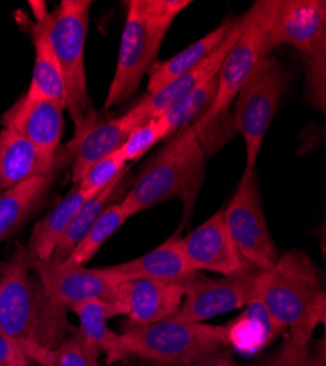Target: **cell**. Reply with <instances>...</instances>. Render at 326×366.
I'll use <instances>...</instances> for the list:
<instances>
[{"instance_id":"1","label":"cell","mask_w":326,"mask_h":366,"mask_svg":"<svg viewBox=\"0 0 326 366\" xmlns=\"http://www.w3.org/2000/svg\"><path fill=\"white\" fill-rule=\"evenodd\" d=\"M0 332L21 346L33 363L54 350L73 331L66 311L47 295L19 248L0 276Z\"/></svg>"},{"instance_id":"2","label":"cell","mask_w":326,"mask_h":366,"mask_svg":"<svg viewBox=\"0 0 326 366\" xmlns=\"http://www.w3.org/2000/svg\"><path fill=\"white\" fill-rule=\"evenodd\" d=\"M206 152L202 139L189 125L175 132L171 141L148 163L121 202L132 219L141 211L170 199L183 202V226L190 222L193 207L205 179Z\"/></svg>"},{"instance_id":"3","label":"cell","mask_w":326,"mask_h":366,"mask_svg":"<svg viewBox=\"0 0 326 366\" xmlns=\"http://www.w3.org/2000/svg\"><path fill=\"white\" fill-rule=\"evenodd\" d=\"M190 0H131L117 64L104 109L110 110L132 99L142 79L156 64L170 26Z\"/></svg>"},{"instance_id":"4","label":"cell","mask_w":326,"mask_h":366,"mask_svg":"<svg viewBox=\"0 0 326 366\" xmlns=\"http://www.w3.org/2000/svg\"><path fill=\"white\" fill-rule=\"evenodd\" d=\"M258 299L282 330L313 334L325 320L322 271L299 249L284 252L272 268L260 272Z\"/></svg>"},{"instance_id":"5","label":"cell","mask_w":326,"mask_h":366,"mask_svg":"<svg viewBox=\"0 0 326 366\" xmlns=\"http://www.w3.org/2000/svg\"><path fill=\"white\" fill-rule=\"evenodd\" d=\"M46 26L49 40L61 66L66 109L75 125V135L98 116L90 93H88L85 71V44L90 26L91 0H62L49 12L44 2H29Z\"/></svg>"},{"instance_id":"6","label":"cell","mask_w":326,"mask_h":366,"mask_svg":"<svg viewBox=\"0 0 326 366\" xmlns=\"http://www.w3.org/2000/svg\"><path fill=\"white\" fill-rule=\"evenodd\" d=\"M271 46H291L300 53L306 69L305 99L325 112L326 2L274 0L270 22Z\"/></svg>"},{"instance_id":"7","label":"cell","mask_w":326,"mask_h":366,"mask_svg":"<svg viewBox=\"0 0 326 366\" xmlns=\"http://www.w3.org/2000/svg\"><path fill=\"white\" fill-rule=\"evenodd\" d=\"M131 357L161 366H186L205 356L225 349L227 325L189 322L174 317L122 332Z\"/></svg>"},{"instance_id":"8","label":"cell","mask_w":326,"mask_h":366,"mask_svg":"<svg viewBox=\"0 0 326 366\" xmlns=\"http://www.w3.org/2000/svg\"><path fill=\"white\" fill-rule=\"evenodd\" d=\"M274 0H259L243 15L242 33L233 44L218 72V93L211 106L193 124L199 138L214 122L228 112L239 91L271 56L270 22Z\"/></svg>"},{"instance_id":"9","label":"cell","mask_w":326,"mask_h":366,"mask_svg":"<svg viewBox=\"0 0 326 366\" xmlns=\"http://www.w3.org/2000/svg\"><path fill=\"white\" fill-rule=\"evenodd\" d=\"M285 86L287 74L282 65L270 56L234 99V128L245 139L246 169H256L265 135L280 107Z\"/></svg>"},{"instance_id":"10","label":"cell","mask_w":326,"mask_h":366,"mask_svg":"<svg viewBox=\"0 0 326 366\" xmlns=\"http://www.w3.org/2000/svg\"><path fill=\"white\" fill-rule=\"evenodd\" d=\"M223 214L235 247L246 262L259 271L272 268L280 255L265 219L256 169H245Z\"/></svg>"},{"instance_id":"11","label":"cell","mask_w":326,"mask_h":366,"mask_svg":"<svg viewBox=\"0 0 326 366\" xmlns=\"http://www.w3.org/2000/svg\"><path fill=\"white\" fill-rule=\"evenodd\" d=\"M28 262L41 280L50 299L65 311H73L76 307L91 300L111 303L125 314L122 307V283L116 282L104 267L88 268L76 264H54L41 261L29 255Z\"/></svg>"},{"instance_id":"12","label":"cell","mask_w":326,"mask_h":366,"mask_svg":"<svg viewBox=\"0 0 326 366\" xmlns=\"http://www.w3.org/2000/svg\"><path fill=\"white\" fill-rule=\"evenodd\" d=\"M260 272L250 271L221 279L198 276L185 286V297L174 318L205 322L234 310L249 307L258 299Z\"/></svg>"},{"instance_id":"13","label":"cell","mask_w":326,"mask_h":366,"mask_svg":"<svg viewBox=\"0 0 326 366\" xmlns=\"http://www.w3.org/2000/svg\"><path fill=\"white\" fill-rule=\"evenodd\" d=\"M180 242L186 259L196 271H213L223 277L259 271L252 268L237 249L225 226L223 209L182 237Z\"/></svg>"},{"instance_id":"14","label":"cell","mask_w":326,"mask_h":366,"mask_svg":"<svg viewBox=\"0 0 326 366\" xmlns=\"http://www.w3.org/2000/svg\"><path fill=\"white\" fill-rule=\"evenodd\" d=\"M242 28H243V16L235 18L225 39L208 57L202 60L199 65H196L193 69L183 74L182 76L175 78L168 85L157 91V93L151 96H143V99L139 100L131 109V112L139 117L141 124H145V122L151 119H158L175 102H179L182 97L189 94L190 91L206 84L210 79L215 78L224 62V57L227 56L233 44L237 41V39H239Z\"/></svg>"},{"instance_id":"15","label":"cell","mask_w":326,"mask_h":366,"mask_svg":"<svg viewBox=\"0 0 326 366\" xmlns=\"http://www.w3.org/2000/svg\"><path fill=\"white\" fill-rule=\"evenodd\" d=\"M65 110L61 103L22 97L2 117L4 128L26 138L47 157L58 156L65 131Z\"/></svg>"},{"instance_id":"16","label":"cell","mask_w":326,"mask_h":366,"mask_svg":"<svg viewBox=\"0 0 326 366\" xmlns=\"http://www.w3.org/2000/svg\"><path fill=\"white\" fill-rule=\"evenodd\" d=\"M180 239L175 233L160 247L139 258L104 268L118 283L145 279L186 286L199 276V271L186 259Z\"/></svg>"},{"instance_id":"17","label":"cell","mask_w":326,"mask_h":366,"mask_svg":"<svg viewBox=\"0 0 326 366\" xmlns=\"http://www.w3.org/2000/svg\"><path fill=\"white\" fill-rule=\"evenodd\" d=\"M139 125H142L139 117L129 110L116 119L101 120L97 116L90 125L76 134L68 145L75 185L81 182L88 169L121 148L128 135Z\"/></svg>"},{"instance_id":"18","label":"cell","mask_w":326,"mask_h":366,"mask_svg":"<svg viewBox=\"0 0 326 366\" xmlns=\"http://www.w3.org/2000/svg\"><path fill=\"white\" fill-rule=\"evenodd\" d=\"M185 286L157 280L122 283V307L131 327H143L171 318L179 311Z\"/></svg>"},{"instance_id":"19","label":"cell","mask_w":326,"mask_h":366,"mask_svg":"<svg viewBox=\"0 0 326 366\" xmlns=\"http://www.w3.org/2000/svg\"><path fill=\"white\" fill-rule=\"evenodd\" d=\"M62 157L65 156L61 152L57 157H47L18 132L2 128L0 129V192L29 179L54 174L61 167Z\"/></svg>"},{"instance_id":"20","label":"cell","mask_w":326,"mask_h":366,"mask_svg":"<svg viewBox=\"0 0 326 366\" xmlns=\"http://www.w3.org/2000/svg\"><path fill=\"white\" fill-rule=\"evenodd\" d=\"M100 191H83L75 185V189L58 201L33 229L26 247L29 255L41 261H50L76 211Z\"/></svg>"},{"instance_id":"21","label":"cell","mask_w":326,"mask_h":366,"mask_svg":"<svg viewBox=\"0 0 326 366\" xmlns=\"http://www.w3.org/2000/svg\"><path fill=\"white\" fill-rule=\"evenodd\" d=\"M233 24L234 19L224 21L217 28H214L211 33L192 43L180 53L174 54L173 57L165 60V62H156L146 74L148 86L145 96H151L157 93V91L168 85L175 78L182 76L183 74L189 72L196 65H199L202 60H205L220 46V43L225 39L227 33L230 31Z\"/></svg>"},{"instance_id":"22","label":"cell","mask_w":326,"mask_h":366,"mask_svg":"<svg viewBox=\"0 0 326 366\" xmlns=\"http://www.w3.org/2000/svg\"><path fill=\"white\" fill-rule=\"evenodd\" d=\"M36 24H31V33L34 40L36 60L33 78L29 88L24 97L26 99H44L50 102L61 103L66 107L65 84L61 72V66L57 64L56 54L53 51L51 43L49 40L43 19L34 14Z\"/></svg>"},{"instance_id":"23","label":"cell","mask_w":326,"mask_h":366,"mask_svg":"<svg viewBox=\"0 0 326 366\" xmlns=\"http://www.w3.org/2000/svg\"><path fill=\"white\" fill-rule=\"evenodd\" d=\"M72 312H75L79 320L78 332L106 355L108 365L131 357L125 347L122 334L113 331L107 324L110 318L121 315L114 305L91 300L79 305Z\"/></svg>"},{"instance_id":"24","label":"cell","mask_w":326,"mask_h":366,"mask_svg":"<svg viewBox=\"0 0 326 366\" xmlns=\"http://www.w3.org/2000/svg\"><path fill=\"white\" fill-rule=\"evenodd\" d=\"M129 169L110 182L106 188L97 192L94 197L88 199L73 216L68 229L65 230L63 236L58 240L57 247L51 255V262L62 264L65 262L72 251L76 248L78 243L85 237V234L90 232V229L96 224L97 219L101 216V212L113 202H116L117 197L123 195L122 192L126 191V174Z\"/></svg>"},{"instance_id":"25","label":"cell","mask_w":326,"mask_h":366,"mask_svg":"<svg viewBox=\"0 0 326 366\" xmlns=\"http://www.w3.org/2000/svg\"><path fill=\"white\" fill-rule=\"evenodd\" d=\"M54 174L25 180L0 192V243L16 233L46 197Z\"/></svg>"},{"instance_id":"26","label":"cell","mask_w":326,"mask_h":366,"mask_svg":"<svg viewBox=\"0 0 326 366\" xmlns=\"http://www.w3.org/2000/svg\"><path fill=\"white\" fill-rule=\"evenodd\" d=\"M218 93V75L206 84L195 88L189 94L175 102L158 122L163 127L165 138L179 132L180 129L192 125L190 122L199 117L206 109L211 106Z\"/></svg>"},{"instance_id":"27","label":"cell","mask_w":326,"mask_h":366,"mask_svg":"<svg viewBox=\"0 0 326 366\" xmlns=\"http://www.w3.org/2000/svg\"><path fill=\"white\" fill-rule=\"evenodd\" d=\"M128 220H129V217L122 209L121 202L116 201V202L110 204L101 212V216L97 219L96 224L78 243L76 248L72 251V254L69 255V258L65 262L76 264V265H85L86 262H90L97 255V252L101 249L104 243Z\"/></svg>"},{"instance_id":"28","label":"cell","mask_w":326,"mask_h":366,"mask_svg":"<svg viewBox=\"0 0 326 366\" xmlns=\"http://www.w3.org/2000/svg\"><path fill=\"white\" fill-rule=\"evenodd\" d=\"M312 335L305 331L290 330L280 347L284 366H326L325 340L313 342Z\"/></svg>"},{"instance_id":"29","label":"cell","mask_w":326,"mask_h":366,"mask_svg":"<svg viewBox=\"0 0 326 366\" xmlns=\"http://www.w3.org/2000/svg\"><path fill=\"white\" fill-rule=\"evenodd\" d=\"M100 356L101 350L76 330L61 346L47 353L41 366H100Z\"/></svg>"},{"instance_id":"30","label":"cell","mask_w":326,"mask_h":366,"mask_svg":"<svg viewBox=\"0 0 326 366\" xmlns=\"http://www.w3.org/2000/svg\"><path fill=\"white\" fill-rule=\"evenodd\" d=\"M126 164L128 162L118 148L88 169L78 187L83 191H100L106 188L110 182L123 174L129 169Z\"/></svg>"},{"instance_id":"31","label":"cell","mask_w":326,"mask_h":366,"mask_svg":"<svg viewBox=\"0 0 326 366\" xmlns=\"http://www.w3.org/2000/svg\"><path fill=\"white\" fill-rule=\"evenodd\" d=\"M165 138L163 127L158 119H151L145 124L136 127L126 138L123 145L121 147L122 154L126 162H136L142 156H145L157 142Z\"/></svg>"},{"instance_id":"32","label":"cell","mask_w":326,"mask_h":366,"mask_svg":"<svg viewBox=\"0 0 326 366\" xmlns=\"http://www.w3.org/2000/svg\"><path fill=\"white\" fill-rule=\"evenodd\" d=\"M0 366H34L19 345L0 332Z\"/></svg>"},{"instance_id":"33","label":"cell","mask_w":326,"mask_h":366,"mask_svg":"<svg viewBox=\"0 0 326 366\" xmlns=\"http://www.w3.org/2000/svg\"><path fill=\"white\" fill-rule=\"evenodd\" d=\"M186 366H239V363L235 362V359L230 350L223 349V350H218L215 353L205 356L193 363H189Z\"/></svg>"},{"instance_id":"34","label":"cell","mask_w":326,"mask_h":366,"mask_svg":"<svg viewBox=\"0 0 326 366\" xmlns=\"http://www.w3.org/2000/svg\"><path fill=\"white\" fill-rule=\"evenodd\" d=\"M252 366H284L282 359H281V353L280 349H277L274 353H271L270 356H265L262 359H259L258 362H255Z\"/></svg>"}]
</instances>
